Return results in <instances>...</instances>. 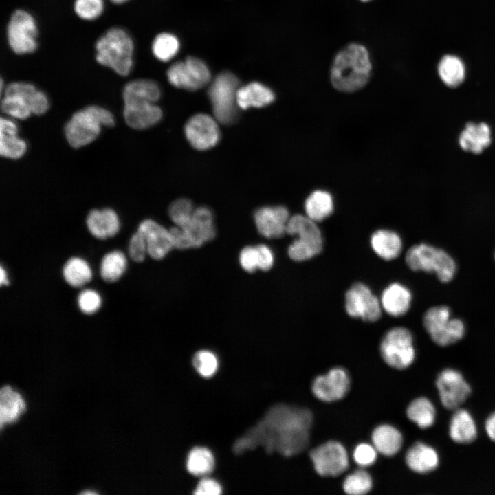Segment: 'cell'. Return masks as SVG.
I'll return each instance as SVG.
<instances>
[{"label":"cell","instance_id":"1f68e13d","mask_svg":"<svg viewBox=\"0 0 495 495\" xmlns=\"http://www.w3.org/2000/svg\"><path fill=\"white\" fill-rule=\"evenodd\" d=\"M25 404L21 396L10 386L3 387L0 391V424L14 421L25 410Z\"/></svg>","mask_w":495,"mask_h":495},{"label":"cell","instance_id":"f35d334b","mask_svg":"<svg viewBox=\"0 0 495 495\" xmlns=\"http://www.w3.org/2000/svg\"><path fill=\"white\" fill-rule=\"evenodd\" d=\"M373 487V481L370 474L362 470H356L348 475L342 484L344 492L349 495H364Z\"/></svg>","mask_w":495,"mask_h":495},{"label":"cell","instance_id":"484cf974","mask_svg":"<svg viewBox=\"0 0 495 495\" xmlns=\"http://www.w3.org/2000/svg\"><path fill=\"white\" fill-rule=\"evenodd\" d=\"M491 130L485 122H469L459 135L461 148L474 154L482 153L491 143Z\"/></svg>","mask_w":495,"mask_h":495},{"label":"cell","instance_id":"d590c367","mask_svg":"<svg viewBox=\"0 0 495 495\" xmlns=\"http://www.w3.org/2000/svg\"><path fill=\"white\" fill-rule=\"evenodd\" d=\"M180 47V41L176 35L170 32H162L154 38L151 51L158 60L168 62L177 54Z\"/></svg>","mask_w":495,"mask_h":495},{"label":"cell","instance_id":"60d3db41","mask_svg":"<svg viewBox=\"0 0 495 495\" xmlns=\"http://www.w3.org/2000/svg\"><path fill=\"white\" fill-rule=\"evenodd\" d=\"M192 203L188 199H179L173 202L168 214L175 226L184 228L190 221L194 212Z\"/></svg>","mask_w":495,"mask_h":495},{"label":"cell","instance_id":"bcb514c9","mask_svg":"<svg viewBox=\"0 0 495 495\" xmlns=\"http://www.w3.org/2000/svg\"><path fill=\"white\" fill-rule=\"evenodd\" d=\"M146 254L147 245L144 238L138 231L133 234L129 240V254L130 258L137 263L142 262Z\"/></svg>","mask_w":495,"mask_h":495},{"label":"cell","instance_id":"5b68a950","mask_svg":"<svg viewBox=\"0 0 495 495\" xmlns=\"http://www.w3.org/2000/svg\"><path fill=\"white\" fill-rule=\"evenodd\" d=\"M405 260L412 270L434 273L442 283L451 281L456 270V263L449 254L426 243L412 246L406 252Z\"/></svg>","mask_w":495,"mask_h":495},{"label":"cell","instance_id":"e575fe53","mask_svg":"<svg viewBox=\"0 0 495 495\" xmlns=\"http://www.w3.org/2000/svg\"><path fill=\"white\" fill-rule=\"evenodd\" d=\"M438 72L442 81L450 87L459 85L463 81L465 74L463 62L452 55L443 57L438 66Z\"/></svg>","mask_w":495,"mask_h":495},{"label":"cell","instance_id":"6da1fadb","mask_svg":"<svg viewBox=\"0 0 495 495\" xmlns=\"http://www.w3.org/2000/svg\"><path fill=\"white\" fill-rule=\"evenodd\" d=\"M313 423L311 411L305 408L279 404L270 410L252 431L269 452L290 456L305 450Z\"/></svg>","mask_w":495,"mask_h":495},{"label":"cell","instance_id":"30bf717a","mask_svg":"<svg viewBox=\"0 0 495 495\" xmlns=\"http://www.w3.org/2000/svg\"><path fill=\"white\" fill-rule=\"evenodd\" d=\"M7 41L16 54L35 52L38 47V27L34 16L27 10L17 9L11 14L6 28Z\"/></svg>","mask_w":495,"mask_h":495},{"label":"cell","instance_id":"816d5d0a","mask_svg":"<svg viewBox=\"0 0 495 495\" xmlns=\"http://www.w3.org/2000/svg\"><path fill=\"white\" fill-rule=\"evenodd\" d=\"M485 429L487 437L495 442V412L492 413L486 419Z\"/></svg>","mask_w":495,"mask_h":495},{"label":"cell","instance_id":"f5cc1de1","mask_svg":"<svg viewBox=\"0 0 495 495\" xmlns=\"http://www.w3.org/2000/svg\"><path fill=\"white\" fill-rule=\"evenodd\" d=\"M0 274H1V275H0V283H1V285H8L9 281H8V278H7V274H6V271L4 270V269L3 268L2 266H1V267H0Z\"/></svg>","mask_w":495,"mask_h":495},{"label":"cell","instance_id":"2e32d148","mask_svg":"<svg viewBox=\"0 0 495 495\" xmlns=\"http://www.w3.org/2000/svg\"><path fill=\"white\" fill-rule=\"evenodd\" d=\"M289 217L287 208L283 206H263L254 214L258 232L268 239L282 237Z\"/></svg>","mask_w":495,"mask_h":495},{"label":"cell","instance_id":"83f0119b","mask_svg":"<svg viewBox=\"0 0 495 495\" xmlns=\"http://www.w3.org/2000/svg\"><path fill=\"white\" fill-rule=\"evenodd\" d=\"M371 440L377 451L387 456L396 454L403 444L402 433L388 424L377 426L371 434Z\"/></svg>","mask_w":495,"mask_h":495},{"label":"cell","instance_id":"4316f807","mask_svg":"<svg viewBox=\"0 0 495 495\" xmlns=\"http://www.w3.org/2000/svg\"><path fill=\"white\" fill-rule=\"evenodd\" d=\"M476 423L471 414L466 410H455L449 424V435L455 443L467 444L477 437Z\"/></svg>","mask_w":495,"mask_h":495},{"label":"cell","instance_id":"9a60e30c","mask_svg":"<svg viewBox=\"0 0 495 495\" xmlns=\"http://www.w3.org/2000/svg\"><path fill=\"white\" fill-rule=\"evenodd\" d=\"M350 386L346 371L340 367L331 369L324 375L317 376L312 384L314 395L320 401L333 402L342 399Z\"/></svg>","mask_w":495,"mask_h":495},{"label":"cell","instance_id":"f907efd6","mask_svg":"<svg viewBox=\"0 0 495 495\" xmlns=\"http://www.w3.org/2000/svg\"><path fill=\"white\" fill-rule=\"evenodd\" d=\"M221 493V485L216 481L211 478L201 480L194 492L197 495H219Z\"/></svg>","mask_w":495,"mask_h":495},{"label":"cell","instance_id":"ab89813d","mask_svg":"<svg viewBox=\"0 0 495 495\" xmlns=\"http://www.w3.org/2000/svg\"><path fill=\"white\" fill-rule=\"evenodd\" d=\"M1 108L4 113L20 120L27 119L32 114L28 101L16 94H5Z\"/></svg>","mask_w":495,"mask_h":495},{"label":"cell","instance_id":"5bb4252c","mask_svg":"<svg viewBox=\"0 0 495 495\" xmlns=\"http://www.w3.org/2000/svg\"><path fill=\"white\" fill-rule=\"evenodd\" d=\"M217 120L205 113L192 116L184 126L186 139L191 146L200 151L214 147L220 139Z\"/></svg>","mask_w":495,"mask_h":495},{"label":"cell","instance_id":"d6986e66","mask_svg":"<svg viewBox=\"0 0 495 495\" xmlns=\"http://www.w3.org/2000/svg\"><path fill=\"white\" fill-rule=\"evenodd\" d=\"M126 123L135 129H144L156 124L162 117V109L155 103L132 102L124 103Z\"/></svg>","mask_w":495,"mask_h":495},{"label":"cell","instance_id":"7dc6e473","mask_svg":"<svg viewBox=\"0 0 495 495\" xmlns=\"http://www.w3.org/2000/svg\"><path fill=\"white\" fill-rule=\"evenodd\" d=\"M239 261L243 270L253 272L258 268V252L256 247L247 246L241 252Z\"/></svg>","mask_w":495,"mask_h":495},{"label":"cell","instance_id":"603a6c76","mask_svg":"<svg viewBox=\"0 0 495 495\" xmlns=\"http://www.w3.org/2000/svg\"><path fill=\"white\" fill-rule=\"evenodd\" d=\"M411 300L410 291L400 283H393L383 291L380 302L382 309L388 314L398 317L407 313Z\"/></svg>","mask_w":495,"mask_h":495},{"label":"cell","instance_id":"3957f363","mask_svg":"<svg viewBox=\"0 0 495 495\" xmlns=\"http://www.w3.org/2000/svg\"><path fill=\"white\" fill-rule=\"evenodd\" d=\"M96 60L120 76L129 75L133 66L134 42L120 27L108 29L95 43Z\"/></svg>","mask_w":495,"mask_h":495},{"label":"cell","instance_id":"f546056e","mask_svg":"<svg viewBox=\"0 0 495 495\" xmlns=\"http://www.w3.org/2000/svg\"><path fill=\"white\" fill-rule=\"evenodd\" d=\"M373 251L384 260L396 258L402 250V241L395 232L382 229L373 232L371 237Z\"/></svg>","mask_w":495,"mask_h":495},{"label":"cell","instance_id":"7c38bea8","mask_svg":"<svg viewBox=\"0 0 495 495\" xmlns=\"http://www.w3.org/2000/svg\"><path fill=\"white\" fill-rule=\"evenodd\" d=\"M345 309L351 317L373 322L380 319L382 307L368 286L356 283L346 293Z\"/></svg>","mask_w":495,"mask_h":495},{"label":"cell","instance_id":"7a4b0ae2","mask_svg":"<svg viewBox=\"0 0 495 495\" xmlns=\"http://www.w3.org/2000/svg\"><path fill=\"white\" fill-rule=\"evenodd\" d=\"M371 64L366 49L351 43L336 55L331 70L333 86L343 92H353L362 88L368 82Z\"/></svg>","mask_w":495,"mask_h":495},{"label":"cell","instance_id":"52a82bcc","mask_svg":"<svg viewBox=\"0 0 495 495\" xmlns=\"http://www.w3.org/2000/svg\"><path fill=\"white\" fill-rule=\"evenodd\" d=\"M423 324L431 340L441 346L456 343L465 332L463 322L452 318L450 309L446 305L429 308L424 315Z\"/></svg>","mask_w":495,"mask_h":495},{"label":"cell","instance_id":"d6a6232c","mask_svg":"<svg viewBox=\"0 0 495 495\" xmlns=\"http://www.w3.org/2000/svg\"><path fill=\"white\" fill-rule=\"evenodd\" d=\"M436 412L434 404L424 397L412 401L406 410L408 418L421 429L428 428L434 424Z\"/></svg>","mask_w":495,"mask_h":495},{"label":"cell","instance_id":"e0dca14e","mask_svg":"<svg viewBox=\"0 0 495 495\" xmlns=\"http://www.w3.org/2000/svg\"><path fill=\"white\" fill-rule=\"evenodd\" d=\"M138 232L144 238L148 255L157 260L162 259L174 248L170 230L151 219L140 223Z\"/></svg>","mask_w":495,"mask_h":495},{"label":"cell","instance_id":"d4e9b609","mask_svg":"<svg viewBox=\"0 0 495 495\" xmlns=\"http://www.w3.org/2000/svg\"><path fill=\"white\" fill-rule=\"evenodd\" d=\"M0 154L6 158L17 160L27 151L26 142L17 135L16 124L9 119L1 118Z\"/></svg>","mask_w":495,"mask_h":495},{"label":"cell","instance_id":"7402d4cb","mask_svg":"<svg viewBox=\"0 0 495 495\" xmlns=\"http://www.w3.org/2000/svg\"><path fill=\"white\" fill-rule=\"evenodd\" d=\"M405 460L408 467L419 474L431 472L439 464V457L436 450L422 442H417L408 449Z\"/></svg>","mask_w":495,"mask_h":495},{"label":"cell","instance_id":"277c9868","mask_svg":"<svg viewBox=\"0 0 495 495\" xmlns=\"http://www.w3.org/2000/svg\"><path fill=\"white\" fill-rule=\"evenodd\" d=\"M115 119L107 109L91 105L76 112L65 126V134L71 146H86L99 135L101 126H113Z\"/></svg>","mask_w":495,"mask_h":495},{"label":"cell","instance_id":"4fadbf2b","mask_svg":"<svg viewBox=\"0 0 495 495\" xmlns=\"http://www.w3.org/2000/svg\"><path fill=\"white\" fill-rule=\"evenodd\" d=\"M441 402L448 410H456L470 395L472 389L463 375L453 368H445L436 379Z\"/></svg>","mask_w":495,"mask_h":495},{"label":"cell","instance_id":"4dcf8cb0","mask_svg":"<svg viewBox=\"0 0 495 495\" xmlns=\"http://www.w3.org/2000/svg\"><path fill=\"white\" fill-rule=\"evenodd\" d=\"M333 208V197L329 192L324 190H317L312 192L305 202L306 215L316 222L329 217Z\"/></svg>","mask_w":495,"mask_h":495},{"label":"cell","instance_id":"f6af8a7d","mask_svg":"<svg viewBox=\"0 0 495 495\" xmlns=\"http://www.w3.org/2000/svg\"><path fill=\"white\" fill-rule=\"evenodd\" d=\"M377 450L373 445L362 443L354 449L353 457L355 462L361 467L373 464L377 459Z\"/></svg>","mask_w":495,"mask_h":495},{"label":"cell","instance_id":"681fc988","mask_svg":"<svg viewBox=\"0 0 495 495\" xmlns=\"http://www.w3.org/2000/svg\"><path fill=\"white\" fill-rule=\"evenodd\" d=\"M256 248L258 252V268L263 271L270 270L274 264V255L272 250L267 245L263 244L258 245Z\"/></svg>","mask_w":495,"mask_h":495},{"label":"cell","instance_id":"44dd1931","mask_svg":"<svg viewBox=\"0 0 495 495\" xmlns=\"http://www.w3.org/2000/svg\"><path fill=\"white\" fill-rule=\"evenodd\" d=\"M87 226L97 239H106L115 236L120 230V220L111 208L94 209L87 215Z\"/></svg>","mask_w":495,"mask_h":495},{"label":"cell","instance_id":"836d02e7","mask_svg":"<svg viewBox=\"0 0 495 495\" xmlns=\"http://www.w3.org/2000/svg\"><path fill=\"white\" fill-rule=\"evenodd\" d=\"M63 276L69 285L80 287L91 280L92 272L90 266L84 259L72 257L63 266Z\"/></svg>","mask_w":495,"mask_h":495},{"label":"cell","instance_id":"8fae6325","mask_svg":"<svg viewBox=\"0 0 495 495\" xmlns=\"http://www.w3.org/2000/svg\"><path fill=\"white\" fill-rule=\"evenodd\" d=\"M309 457L316 472L322 476H338L349 468L345 448L335 441H327L314 448Z\"/></svg>","mask_w":495,"mask_h":495},{"label":"cell","instance_id":"ba28073f","mask_svg":"<svg viewBox=\"0 0 495 495\" xmlns=\"http://www.w3.org/2000/svg\"><path fill=\"white\" fill-rule=\"evenodd\" d=\"M380 353L384 361L390 367L404 369L410 366L415 358L411 332L402 327L389 329L381 341Z\"/></svg>","mask_w":495,"mask_h":495},{"label":"cell","instance_id":"74e56055","mask_svg":"<svg viewBox=\"0 0 495 495\" xmlns=\"http://www.w3.org/2000/svg\"><path fill=\"white\" fill-rule=\"evenodd\" d=\"M214 466V460L210 450L204 448H195L189 453L187 469L195 476H204L210 473Z\"/></svg>","mask_w":495,"mask_h":495},{"label":"cell","instance_id":"ee69618b","mask_svg":"<svg viewBox=\"0 0 495 495\" xmlns=\"http://www.w3.org/2000/svg\"><path fill=\"white\" fill-rule=\"evenodd\" d=\"M77 301L79 309L86 314L95 313L101 305L99 294L89 289L82 291L78 296Z\"/></svg>","mask_w":495,"mask_h":495},{"label":"cell","instance_id":"6f0895ef","mask_svg":"<svg viewBox=\"0 0 495 495\" xmlns=\"http://www.w3.org/2000/svg\"><path fill=\"white\" fill-rule=\"evenodd\" d=\"M494 258H495V254H494Z\"/></svg>","mask_w":495,"mask_h":495},{"label":"cell","instance_id":"f1b7e54d","mask_svg":"<svg viewBox=\"0 0 495 495\" xmlns=\"http://www.w3.org/2000/svg\"><path fill=\"white\" fill-rule=\"evenodd\" d=\"M161 96L157 82L149 79H137L128 82L122 91L124 103L149 102L155 103Z\"/></svg>","mask_w":495,"mask_h":495},{"label":"cell","instance_id":"db71d44e","mask_svg":"<svg viewBox=\"0 0 495 495\" xmlns=\"http://www.w3.org/2000/svg\"><path fill=\"white\" fill-rule=\"evenodd\" d=\"M109 1H111V2H112L113 3H114V4H118V5H119V4L124 3L127 2V1H129V0H109Z\"/></svg>","mask_w":495,"mask_h":495},{"label":"cell","instance_id":"ffe728a7","mask_svg":"<svg viewBox=\"0 0 495 495\" xmlns=\"http://www.w3.org/2000/svg\"><path fill=\"white\" fill-rule=\"evenodd\" d=\"M181 228L190 235L195 242L196 248L212 240L215 236L212 213L208 208L205 206L195 209L188 223Z\"/></svg>","mask_w":495,"mask_h":495},{"label":"cell","instance_id":"ac0fdd59","mask_svg":"<svg viewBox=\"0 0 495 495\" xmlns=\"http://www.w3.org/2000/svg\"><path fill=\"white\" fill-rule=\"evenodd\" d=\"M286 233L297 236L295 239L302 245L308 246L320 254L323 248V239L316 222L307 215L295 214L289 217L286 227Z\"/></svg>","mask_w":495,"mask_h":495},{"label":"cell","instance_id":"9c48e42d","mask_svg":"<svg viewBox=\"0 0 495 495\" xmlns=\"http://www.w3.org/2000/svg\"><path fill=\"white\" fill-rule=\"evenodd\" d=\"M168 80L176 88L188 91H197L212 80L211 72L202 59L189 56L175 61L166 72Z\"/></svg>","mask_w":495,"mask_h":495},{"label":"cell","instance_id":"b9f144b4","mask_svg":"<svg viewBox=\"0 0 495 495\" xmlns=\"http://www.w3.org/2000/svg\"><path fill=\"white\" fill-rule=\"evenodd\" d=\"M104 0H75L74 10L76 14L85 21H93L104 11Z\"/></svg>","mask_w":495,"mask_h":495},{"label":"cell","instance_id":"11a10c76","mask_svg":"<svg viewBox=\"0 0 495 495\" xmlns=\"http://www.w3.org/2000/svg\"><path fill=\"white\" fill-rule=\"evenodd\" d=\"M95 492L85 491L81 493V494H96Z\"/></svg>","mask_w":495,"mask_h":495},{"label":"cell","instance_id":"8992f818","mask_svg":"<svg viewBox=\"0 0 495 495\" xmlns=\"http://www.w3.org/2000/svg\"><path fill=\"white\" fill-rule=\"evenodd\" d=\"M239 80L233 73L222 72L209 84L208 95L215 119L223 124H230L238 116L236 94Z\"/></svg>","mask_w":495,"mask_h":495},{"label":"cell","instance_id":"9f6ffc18","mask_svg":"<svg viewBox=\"0 0 495 495\" xmlns=\"http://www.w3.org/2000/svg\"><path fill=\"white\" fill-rule=\"evenodd\" d=\"M362 1H368V0H362Z\"/></svg>","mask_w":495,"mask_h":495},{"label":"cell","instance_id":"c3c4849f","mask_svg":"<svg viewBox=\"0 0 495 495\" xmlns=\"http://www.w3.org/2000/svg\"><path fill=\"white\" fill-rule=\"evenodd\" d=\"M169 230L172 236L174 248L180 250L196 248L195 242L190 235L181 228L176 226Z\"/></svg>","mask_w":495,"mask_h":495},{"label":"cell","instance_id":"cb8c5ba5","mask_svg":"<svg viewBox=\"0 0 495 495\" xmlns=\"http://www.w3.org/2000/svg\"><path fill=\"white\" fill-rule=\"evenodd\" d=\"M274 98L272 90L259 82H251L239 87L236 94L237 104L241 109L264 107L272 103Z\"/></svg>","mask_w":495,"mask_h":495},{"label":"cell","instance_id":"8d00e7d4","mask_svg":"<svg viewBox=\"0 0 495 495\" xmlns=\"http://www.w3.org/2000/svg\"><path fill=\"white\" fill-rule=\"evenodd\" d=\"M126 267V258L124 253L113 250L106 254L100 263V273L102 278L107 282L118 280L124 274Z\"/></svg>","mask_w":495,"mask_h":495},{"label":"cell","instance_id":"7bdbcfd3","mask_svg":"<svg viewBox=\"0 0 495 495\" xmlns=\"http://www.w3.org/2000/svg\"><path fill=\"white\" fill-rule=\"evenodd\" d=\"M192 362L198 373L205 377L212 376L218 367L216 356L208 351H198L195 355Z\"/></svg>","mask_w":495,"mask_h":495}]
</instances>
